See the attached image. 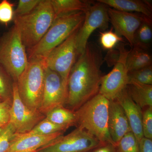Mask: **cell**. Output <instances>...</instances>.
<instances>
[{"label":"cell","instance_id":"obj_1","mask_svg":"<svg viewBox=\"0 0 152 152\" xmlns=\"http://www.w3.org/2000/svg\"><path fill=\"white\" fill-rule=\"evenodd\" d=\"M103 62L100 47L94 42H88L71 70L64 107L76 111L99 94L102 77L101 68Z\"/></svg>","mask_w":152,"mask_h":152},{"label":"cell","instance_id":"obj_2","mask_svg":"<svg viewBox=\"0 0 152 152\" xmlns=\"http://www.w3.org/2000/svg\"><path fill=\"white\" fill-rule=\"evenodd\" d=\"M109 102L99 93L92 98L75 111L76 126L87 131L101 142L115 144L108 126Z\"/></svg>","mask_w":152,"mask_h":152},{"label":"cell","instance_id":"obj_3","mask_svg":"<svg viewBox=\"0 0 152 152\" xmlns=\"http://www.w3.org/2000/svg\"><path fill=\"white\" fill-rule=\"evenodd\" d=\"M55 19L51 0H41L29 13L21 16H14L13 20L23 43L26 48L29 49L41 40Z\"/></svg>","mask_w":152,"mask_h":152},{"label":"cell","instance_id":"obj_4","mask_svg":"<svg viewBox=\"0 0 152 152\" xmlns=\"http://www.w3.org/2000/svg\"><path fill=\"white\" fill-rule=\"evenodd\" d=\"M85 17L84 12H77L56 18L39 43L28 49V59L35 58L45 59L55 48L80 28Z\"/></svg>","mask_w":152,"mask_h":152},{"label":"cell","instance_id":"obj_5","mask_svg":"<svg viewBox=\"0 0 152 152\" xmlns=\"http://www.w3.org/2000/svg\"><path fill=\"white\" fill-rule=\"evenodd\" d=\"M45 59H29L26 66L16 82L19 96L28 108L39 111L44 84Z\"/></svg>","mask_w":152,"mask_h":152},{"label":"cell","instance_id":"obj_6","mask_svg":"<svg viewBox=\"0 0 152 152\" xmlns=\"http://www.w3.org/2000/svg\"><path fill=\"white\" fill-rule=\"evenodd\" d=\"M28 54L18 30L14 25L0 38V64L14 82L27 65Z\"/></svg>","mask_w":152,"mask_h":152},{"label":"cell","instance_id":"obj_7","mask_svg":"<svg viewBox=\"0 0 152 152\" xmlns=\"http://www.w3.org/2000/svg\"><path fill=\"white\" fill-rule=\"evenodd\" d=\"M79 29L55 48L45 59L46 67L58 74L67 88L69 76L78 56L77 36Z\"/></svg>","mask_w":152,"mask_h":152},{"label":"cell","instance_id":"obj_8","mask_svg":"<svg viewBox=\"0 0 152 152\" xmlns=\"http://www.w3.org/2000/svg\"><path fill=\"white\" fill-rule=\"evenodd\" d=\"M103 144L83 129L77 127L36 152H90Z\"/></svg>","mask_w":152,"mask_h":152},{"label":"cell","instance_id":"obj_9","mask_svg":"<svg viewBox=\"0 0 152 152\" xmlns=\"http://www.w3.org/2000/svg\"><path fill=\"white\" fill-rule=\"evenodd\" d=\"M119 57L114 67L109 73L102 76L99 93L109 100L115 99L128 84V71L126 60L130 50L124 45L121 44L118 47Z\"/></svg>","mask_w":152,"mask_h":152},{"label":"cell","instance_id":"obj_10","mask_svg":"<svg viewBox=\"0 0 152 152\" xmlns=\"http://www.w3.org/2000/svg\"><path fill=\"white\" fill-rule=\"evenodd\" d=\"M107 6L97 2L91 5L85 13L83 24L78 31L77 36V48L78 56L84 51L89 38L97 29L105 31L108 28L110 22Z\"/></svg>","mask_w":152,"mask_h":152},{"label":"cell","instance_id":"obj_11","mask_svg":"<svg viewBox=\"0 0 152 152\" xmlns=\"http://www.w3.org/2000/svg\"><path fill=\"white\" fill-rule=\"evenodd\" d=\"M68 89L58 74L45 67L42 99L39 111L45 115L50 111L64 105Z\"/></svg>","mask_w":152,"mask_h":152},{"label":"cell","instance_id":"obj_12","mask_svg":"<svg viewBox=\"0 0 152 152\" xmlns=\"http://www.w3.org/2000/svg\"><path fill=\"white\" fill-rule=\"evenodd\" d=\"M45 118V115L40 112L31 110L23 103L19 96L16 83L14 82L10 123L13 126L16 133L28 132Z\"/></svg>","mask_w":152,"mask_h":152},{"label":"cell","instance_id":"obj_13","mask_svg":"<svg viewBox=\"0 0 152 152\" xmlns=\"http://www.w3.org/2000/svg\"><path fill=\"white\" fill-rule=\"evenodd\" d=\"M108 13L115 32L120 37H125L132 48L135 33L146 16L111 8H108Z\"/></svg>","mask_w":152,"mask_h":152},{"label":"cell","instance_id":"obj_14","mask_svg":"<svg viewBox=\"0 0 152 152\" xmlns=\"http://www.w3.org/2000/svg\"><path fill=\"white\" fill-rule=\"evenodd\" d=\"M64 133H57L48 135L16 134L5 152H35L61 137Z\"/></svg>","mask_w":152,"mask_h":152},{"label":"cell","instance_id":"obj_15","mask_svg":"<svg viewBox=\"0 0 152 152\" xmlns=\"http://www.w3.org/2000/svg\"><path fill=\"white\" fill-rule=\"evenodd\" d=\"M108 126L110 135L115 144L126 134L132 132L124 110L115 99L109 102Z\"/></svg>","mask_w":152,"mask_h":152},{"label":"cell","instance_id":"obj_16","mask_svg":"<svg viewBox=\"0 0 152 152\" xmlns=\"http://www.w3.org/2000/svg\"><path fill=\"white\" fill-rule=\"evenodd\" d=\"M115 100L124 110L132 132L139 142L144 137L142 124V110L132 99L127 87L120 93Z\"/></svg>","mask_w":152,"mask_h":152},{"label":"cell","instance_id":"obj_17","mask_svg":"<svg viewBox=\"0 0 152 152\" xmlns=\"http://www.w3.org/2000/svg\"><path fill=\"white\" fill-rule=\"evenodd\" d=\"M97 1L102 3L107 6L118 10L140 14L152 18V6L150 2L141 0H98Z\"/></svg>","mask_w":152,"mask_h":152},{"label":"cell","instance_id":"obj_18","mask_svg":"<svg viewBox=\"0 0 152 152\" xmlns=\"http://www.w3.org/2000/svg\"><path fill=\"white\" fill-rule=\"evenodd\" d=\"M127 88L132 99L142 110L152 107V85L132 83Z\"/></svg>","mask_w":152,"mask_h":152},{"label":"cell","instance_id":"obj_19","mask_svg":"<svg viewBox=\"0 0 152 152\" xmlns=\"http://www.w3.org/2000/svg\"><path fill=\"white\" fill-rule=\"evenodd\" d=\"M56 17H58L77 12L85 13L90 6L91 2L80 0H51Z\"/></svg>","mask_w":152,"mask_h":152},{"label":"cell","instance_id":"obj_20","mask_svg":"<svg viewBox=\"0 0 152 152\" xmlns=\"http://www.w3.org/2000/svg\"><path fill=\"white\" fill-rule=\"evenodd\" d=\"M152 62L149 50L135 47L130 50L126 60L129 72L151 66Z\"/></svg>","mask_w":152,"mask_h":152},{"label":"cell","instance_id":"obj_21","mask_svg":"<svg viewBox=\"0 0 152 152\" xmlns=\"http://www.w3.org/2000/svg\"><path fill=\"white\" fill-rule=\"evenodd\" d=\"M45 118L56 124L69 128L77 126L75 112L64 106L57 107L46 114Z\"/></svg>","mask_w":152,"mask_h":152},{"label":"cell","instance_id":"obj_22","mask_svg":"<svg viewBox=\"0 0 152 152\" xmlns=\"http://www.w3.org/2000/svg\"><path fill=\"white\" fill-rule=\"evenodd\" d=\"M152 40V19L146 17L135 33L133 47L149 50Z\"/></svg>","mask_w":152,"mask_h":152},{"label":"cell","instance_id":"obj_23","mask_svg":"<svg viewBox=\"0 0 152 152\" xmlns=\"http://www.w3.org/2000/svg\"><path fill=\"white\" fill-rule=\"evenodd\" d=\"M69 128L64 126L56 124L45 118L38 123L31 130L25 133L26 135H48L59 132H64Z\"/></svg>","mask_w":152,"mask_h":152},{"label":"cell","instance_id":"obj_24","mask_svg":"<svg viewBox=\"0 0 152 152\" xmlns=\"http://www.w3.org/2000/svg\"><path fill=\"white\" fill-rule=\"evenodd\" d=\"M128 76V85L132 83L152 85V65L129 72Z\"/></svg>","mask_w":152,"mask_h":152},{"label":"cell","instance_id":"obj_25","mask_svg":"<svg viewBox=\"0 0 152 152\" xmlns=\"http://www.w3.org/2000/svg\"><path fill=\"white\" fill-rule=\"evenodd\" d=\"M14 81L0 64V99L3 101L12 99Z\"/></svg>","mask_w":152,"mask_h":152},{"label":"cell","instance_id":"obj_26","mask_svg":"<svg viewBox=\"0 0 152 152\" xmlns=\"http://www.w3.org/2000/svg\"><path fill=\"white\" fill-rule=\"evenodd\" d=\"M117 152H139V142L132 132L127 133L116 144Z\"/></svg>","mask_w":152,"mask_h":152},{"label":"cell","instance_id":"obj_27","mask_svg":"<svg viewBox=\"0 0 152 152\" xmlns=\"http://www.w3.org/2000/svg\"><path fill=\"white\" fill-rule=\"evenodd\" d=\"M122 37L113 31V28L108 31L100 33V43L104 50H113L119 42H123Z\"/></svg>","mask_w":152,"mask_h":152},{"label":"cell","instance_id":"obj_28","mask_svg":"<svg viewBox=\"0 0 152 152\" xmlns=\"http://www.w3.org/2000/svg\"><path fill=\"white\" fill-rule=\"evenodd\" d=\"M16 131L10 123L0 129V152H5L15 136Z\"/></svg>","mask_w":152,"mask_h":152},{"label":"cell","instance_id":"obj_29","mask_svg":"<svg viewBox=\"0 0 152 152\" xmlns=\"http://www.w3.org/2000/svg\"><path fill=\"white\" fill-rule=\"evenodd\" d=\"M142 129L144 137L152 140V107L142 110Z\"/></svg>","mask_w":152,"mask_h":152},{"label":"cell","instance_id":"obj_30","mask_svg":"<svg viewBox=\"0 0 152 152\" xmlns=\"http://www.w3.org/2000/svg\"><path fill=\"white\" fill-rule=\"evenodd\" d=\"M41 0H20L14 16H21L29 13L39 4Z\"/></svg>","mask_w":152,"mask_h":152},{"label":"cell","instance_id":"obj_31","mask_svg":"<svg viewBox=\"0 0 152 152\" xmlns=\"http://www.w3.org/2000/svg\"><path fill=\"white\" fill-rule=\"evenodd\" d=\"M13 4L7 0H3L0 2V22L8 23L13 20Z\"/></svg>","mask_w":152,"mask_h":152},{"label":"cell","instance_id":"obj_32","mask_svg":"<svg viewBox=\"0 0 152 152\" xmlns=\"http://www.w3.org/2000/svg\"><path fill=\"white\" fill-rule=\"evenodd\" d=\"M12 99H7L0 103V129L8 124L10 121Z\"/></svg>","mask_w":152,"mask_h":152},{"label":"cell","instance_id":"obj_33","mask_svg":"<svg viewBox=\"0 0 152 152\" xmlns=\"http://www.w3.org/2000/svg\"><path fill=\"white\" fill-rule=\"evenodd\" d=\"M139 152H152V140L142 138L139 141Z\"/></svg>","mask_w":152,"mask_h":152},{"label":"cell","instance_id":"obj_34","mask_svg":"<svg viewBox=\"0 0 152 152\" xmlns=\"http://www.w3.org/2000/svg\"><path fill=\"white\" fill-rule=\"evenodd\" d=\"M90 152H117L116 144L105 143L95 148Z\"/></svg>","mask_w":152,"mask_h":152},{"label":"cell","instance_id":"obj_35","mask_svg":"<svg viewBox=\"0 0 152 152\" xmlns=\"http://www.w3.org/2000/svg\"><path fill=\"white\" fill-rule=\"evenodd\" d=\"M120 52L118 49V50H109L108 54L106 56L105 60L107 61L109 65L112 66L115 65L119 57Z\"/></svg>","mask_w":152,"mask_h":152},{"label":"cell","instance_id":"obj_36","mask_svg":"<svg viewBox=\"0 0 152 152\" xmlns=\"http://www.w3.org/2000/svg\"><path fill=\"white\" fill-rule=\"evenodd\" d=\"M1 99H0V103H1Z\"/></svg>","mask_w":152,"mask_h":152},{"label":"cell","instance_id":"obj_37","mask_svg":"<svg viewBox=\"0 0 152 152\" xmlns=\"http://www.w3.org/2000/svg\"><path fill=\"white\" fill-rule=\"evenodd\" d=\"M36 152V151L35 152Z\"/></svg>","mask_w":152,"mask_h":152}]
</instances>
